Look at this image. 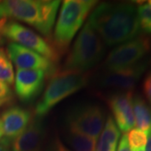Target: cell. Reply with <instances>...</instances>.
<instances>
[{
  "instance_id": "obj_1",
  "label": "cell",
  "mask_w": 151,
  "mask_h": 151,
  "mask_svg": "<svg viewBox=\"0 0 151 151\" xmlns=\"http://www.w3.org/2000/svg\"><path fill=\"white\" fill-rule=\"evenodd\" d=\"M88 22L107 46L119 45L136 38L140 32L137 8L133 4H100Z\"/></svg>"
},
{
  "instance_id": "obj_2",
  "label": "cell",
  "mask_w": 151,
  "mask_h": 151,
  "mask_svg": "<svg viewBox=\"0 0 151 151\" xmlns=\"http://www.w3.org/2000/svg\"><path fill=\"white\" fill-rule=\"evenodd\" d=\"M60 1L55 0H7L1 2L6 18L24 22L49 36L55 22Z\"/></svg>"
},
{
  "instance_id": "obj_3",
  "label": "cell",
  "mask_w": 151,
  "mask_h": 151,
  "mask_svg": "<svg viewBox=\"0 0 151 151\" xmlns=\"http://www.w3.org/2000/svg\"><path fill=\"white\" fill-rule=\"evenodd\" d=\"M88 73L72 70H55L50 76L49 82L43 94L36 103L35 114L36 118L43 116L62 100L86 86Z\"/></svg>"
},
{
  "instance_id": "obj_4",
  "label": "cell",
  "mask_w": 151,
  "mask_h": 151,
  "mask_svg": "<svg viewBox=\"0 0 151 151\" xmlns=\"http://www.w3.org/2000/svg\"><path fill=\"white\" fill-rule=\"evenodd\" d=\"M95 0H65L60 10L53 37V46L60 55L66 51L90 12L97 6Z\"/></svg>"
},
{
  "instance_id": "obj_5",
  "label": "cell",
  "mask_w": 151,
  "mask_h": 151,
  "mask_svg": "<svg viewBox=\"0 0 151 151\" xmlns=\"http://www.w3.org/2000/svg\"><path fill=\"white\" fill-rule=\"evenodd\" d=\"M104 53L105 45L87 21L76 39L62 70L86 72L103 59Z\"/></svg>"
},
{
  "instance_id": "obj_6",
  "label": "cell",
  "mask_w": 151,
  "mask_h": 151,
  "mask_svg": "<svg viewBox=\"0 0 151 151\" xmlns=\"http://www.w3.org/2000/svg\"><path fill=\"white\" fill-rule=\"evenodd\" d=\"M105 112L97 104L78 105L66 116L69 130L91 137L97 140L105 124Z\"/></svg>"
},
{
  "instance_id": "obj_7",
  "label": "cell",
  "mask_w": 151,
  "mask_h": 151,
  "mask_svg": "<svg viewBox=\"0 0 151 151\" xmlns=\"http://www.w3.org/2000/svg\"><path fill=\"white\" fill-rule=\"evenodd\" d=\"M3 35L6 39L12 40L13 43L29 49L53 63L59 60L60 55L52 44L21 24L14 21L8 22L4 29Z\"/></svg>"
},
{
  "instance_id": "obj_8",
  "label": "cell",
  "mask_w": 151,
  "mask_h": 151,
  "mask_svg": "<svg viewBox=\"0 0 151 151\" xmlns=\"http://www.w3.org/2000/svg\"><path fill=\"white\" fill-rule=\"evenodd\" d=\"M150 45V39L146 36H139L121 44L108 55L103 65L107 70H113L135 65L145 58Z\"/></svg>"
},
{
  "instance_id": "obj_9",
  "label": "cell",
  "mask_w": 151,
  "mask_h": 151,
  "mask_svg": "<svg viewBox=\"0 0 151 151\" xmlns=\"http://www.w3.org/2000/svg\"><path fill=\"white\" fill-rule=\"evenodd\" d=\"M150 60L145 58L129 67L104 71L98 78V85L118 92H133L141 76L150 65Z\"/></svg>"
},
{
  "instance_id": "obj_10",
  "label": "cell",
  "mask_w": 151,
  "mask_h": 151,
  "mask_svg": "<svg viewBox=\"0 0 151 151\" xmlns=\"http://www.w3.org/2000/svg\"><path fill=\"white\" fill-rule=\"evenodd\" d=\"M7 53L17 70H40L50 76L55 71V65L48 59L18 44H9Z\"/></svg>"
},
{
  "instance_id": "obj_11",
  "label": "cell",
  "mask_w": 151,
  "mask_h": 151,
  "mask_svg": "<svg viewBox=\"0 0 151 151\" xmlns=\"http://www.w3.org/2000/svg\"><path fill=\"white\" fill-rule=\"evenodd\" d=\"M47 73L40 70H17L14 89L23 103H31L43 92Z\"/></svg>"
},
{
  "instance_id": "obj_12",
  "label": "cell",
  "mask_w": 151,
  "mask_h": 151,
  "mask_svg": "<svg viewBox=\"0 0 151 151\" xmlns=\"http://www.w3.org/2000/svg\"><path fill=\"white\" fill-rule=\"evenodd\" d=\"M108 104L119 131L128 132L135 125L133 109V92H116L109 95Z\"/></svg>"
},
{
  "instance_id": "obj_13",
  "label": "cell",
  "mask_w": 151,
  "mask_h": 151,
  "mask_svg": "<svg viewBox=\"0 0 151 151\" xmlns=\"http://www.w3.org/2000/svg\"><path fill=\"white\" fill-rule=\"evenodd\" d=\"M33 119L31 112L26 108L19 106L8 108L2 113L0 118L3 139L10 145L11 141L26 129Z\"/></svg>"
},
{
  "instance_id": "obj_14",
  "label": "cell",
  "mask_w": 151,
  "mask_h": 151,
  "mask_svg": "<svg viewBox=\"0 0 151 151\" xmlns=\"http://www.w3.org/2000/svg\"><path fill=\"white\" fill-rule=\"evenodd\" d=\"M45 130L40 118H34L26 129L11 141V151H41Z\"/></svg>"
},
{
  "instance_id": "obj_15",
  "label": "cell",
  "mask_w": 151,
  "mask_h": 151,
  "mask_svg": "<svg viewBox=\"0 0 151 151\" xmlns=\"http://www.w3.org/2000/svg\"><path fill=\"white\" fill-rule=\"evenodd\" d=\"M120 131L112 116H108L103 131L97 140L96 151H117Z\"/></svg>"
},
{
  "instance_id": "obj_16",
  "label": "cell",
  "mask_w": 151,
  "mask_h": 151,
  "mask_svg": "<svg viewBox=\"0 0 151 151\" xmlns=\"http://www.w3.org/2000/svg\"><path fill=\"white\" fill-rule=\"evenodd\" d=\"M133 109L134 114L135 124L139 129L148 135L151 134V107L149 103L137 94L133 97Z\"/></svg>"
},
{
  "instance_id": "obj_17",
  "label": "cell",
  "mask_w": 151,
  "mask_h": 151,
  "mask_svg": "<svg viewBox=\"0 0 151 151\" xmlns=\"http://www.w3.org/2000/svg\"><path fill=\"white\" fill-rule=\"evenodd\" d=\"M65 140L75 151H96V139L75 131L68 130Z\"/></svg>"
},
{
  "instance_id": "obj_18",
  "label": "cell",
  "mask_w": 151,
  "mask_h": 151,
  "mask_svg": "<svg viewBox=\"0 0 151 151\" xmlns=\"http://www.w3.org/2000/svg\"><path fill=\"white\" fill-rule=\"evenodd\" d=\"M0 81L10 86L14 81V72L8 53L0 47Z\"/></svg>"
},
{
  "instance_id": "obj_19",
  "label": "cell",
  "mask_w": 151,
  "mask_h": 151,
  "mask_svg": "<svg viewBox=\"0 0 151 151\" xmlns=\"http://www.w3.org/2000/svg\"><path fill=\"white\" fill-rule=\"evenodd\" d=\"M137 13L140 30L151 34V0L141 4L137 8Z\"/></svg>"
},
{
  "instance_id": "obj_20",
  "label": "cell",
  "mask_w": 151,
  "mask_h": 151,
  "mask_svg": "<svg viewBox=\"0 0 151 151\" xmlns=\"http://www.w3.org/2000/svg\"><path fill=\"white\" fill-rule=\"evenodd\" d=\"M130 151L145 149L148 140V134L139 129H133L126 134Z\"/></svg>"
},
{
  "instance_id": "obj_21",
  "label": "cell",
  "mask_w": 151,
  "mask_h": 151,
  "mask_svg": "<svg viewBox=\"0 0 151 151\" xmlns=\"http://www.w3.org/2000/svg\"><path fill=\"white\" fill-rule=\"evenodd\" d=\"M14 98V94L9 85L0 81V103L4 105L9 103Z\"/></svg>"
},
{
  "instance_id": "obj_22",
  "label": "cell",
  "mask_w": 151,
  "mask_h": 151,
  "mask_svg": "<svg viewBox=\"0 0 151 151\" xmlns=\"http://www.w3.org/2000/svg\"><path fill=\"white\" fill-rule=\"evenodd\" d=\"M143 92L149 105L151 107V69L147 72L143 81Z\"/></svg>"
},
{
  "instance_id": "obj_23",
  "label": "cell",
  "mask_w": 151,
  "mask_h": 151,
  "mask_svg": "<svg viewBox=\"0 0 151 151\" xmlns=\"http://www.w3.org/2000/svg\"><path fill=\"white\" fill-rule=\"evenodd\" d=\"M7 19L4 16L3 10H2V7H1V2H0V44L4 42V35H3V31H4V29L5 27L6 24L8 23L7 22Z\"/></svg>"
},
{
  "instance_id": "obj_24",
  "label": "cell",
  "mask_w": 151,
  "mask_h": 151,
  "mask_svg": "<svg viewBox=\"0 0 151 151\" xmlns=\"http://www.w3.org/2000/svg\"><path fill=\"white\" fill-rule=\"evenodd\" d=\"M51 151H71L58 138H56L51 145Z\"/></svg>"
},
{
  "instance_id": "obj_25",
  "label": "cell",
  "mask_w": 151,
  "mask_h": 151,
  "mask_svg": "<svg viewBox=\"0 0 151 151\" xmlns=\"http://www.w3.org/2000/svg\"><path fill=\"white\" fill-rule=\"evenodd\" d=\"M117 151H130L129 146L128 144V139H127V136L126 134H124L120 138V141L119 144V148Z\"/></svg>"
},
{
  "instance_id": "obj_26",
  "label": "cell",
  "mask_w": 151,
  "mask_h": 151,
  "mask_svg": "<svg viewBox=\"0 0 151 151\" xmlns=\"http://www.w3.org/2000/svg\"><path fill=\"white\" fill-rule=\"evenodd\" d=\"M0 151H11L9 145L3 139H0Z\"/></svg>"
},
{
  "instance_id": "obj_27",
  "label": "cell",
  "mask_w": 151,
  "mask_h": 151,
  "mask_svg": "<svg viewBox=\"0 0 151 151\" xmlns=\"http://www.w3.org/2000/svg\"><path fill=\"white\" fill-rule=\"evenodd\" d=\"M146 150L145 151H151V134L148 138L147 140V144H146Z\"/></svg>"
},
{
  "instance_id": "obj_28",
  "label": "cell",
  "mask_w": 151,
  "mask_h": 151,
  "mask_svg": "<svg viewBox=\"0 0 151 151\" xmlns=\"http://www.w3.org/2000/svg\"><path fill=\"white\" fill-rule=\"evenodd\" d=\"M3 139V132H2V129H1V127H0V139Z\"/></svg>"
},
{
  "instance_id": "obj_29",
  "label": "cell",
  "mask_w": 151,
  "mask_h": 151,
  "mask_svg": "<svg viewBox=\"0 0 151 151\" xmlns=\"http://www.w3.org/2000/svg\"><path fill=\"white\" fill-rule=\"evenodd\" d=\"M134 151H145L144 149H142V150H134Z\"/></svg>"
}]
</instances>
